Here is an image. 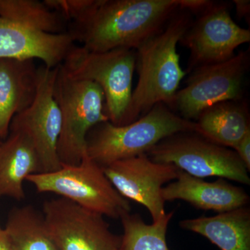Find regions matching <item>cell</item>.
<instances>
[{
	"label": "cell",
	"instance_id": "cell-15",
	"mask_svg": "<svg viewBox=\"0 0 250 250\" xmlns=\"http://www.w3.org/2000/svg\"><path fill=\"white\" fill-rule=\"evenodd\" d=\"M38 74L33 59H0V139H6L14 117L34 102Z\"/></svg>",
	"mask_w": 250,
	"mask_h": 250
},
{
	"label": "cell",
	"instance_id": "cell-13",
	"mask_svg": "<svg viewBox=\"0 0 250 250\" xmlns=\"http://www.w3.org/2000/svg\"><path fill=\"white\" fill-rule=\"evenodd\" d=\"M74 42L68 32L45 34L0 18V59H40L54 68L63 62Z\"/></svg>",
	"mask_w": 250,
	"mask_h": 250
},
{
	"label": "cell",
	"instance_id": "cell-8",
	"mask_svg": "<svg viewBox=\"0 0 250 250\" xmlns=\"http://www.w3.org/2000/svg\"><path fill=\"white\" fill-rule=\"evenodd\" d=\"M249 65V52L241 51L226 62L197 67L188 79L187 86L176 93L170 106L184 119L192 121L209 106L238 101Z\"/></svg>",
	"mask_w": 250,
	"mask_h": 250
},
{
	"label": "cell",
	"instance_id": "cell-18",
	"mask_svg": "<svg viewBox=\"0 0 250 250\" xmlns=\"http://www.w3.org/2000/svg\"><path fill=\"white\" fill-rule=\"evenodd\" d=\"M197 133L212 142L234 149L250 131L246 106L236 101L223 102L206 108L197 118Z\"/></svg>",
	"mask_w": 250,
	"mask_h": 250
},
{
	"label": "cell",
	"instance_id": "cell-26",
	"mask_svg": "<svg viewBox=\"0 0 250 250\" xmlns=\"http://www.w3.org/2000/svg\"><path fill=\"white\" fill-rule=\"evenodd\" d=\"M1 226H0V229H1Z\"/></svg>",
	"mask_w": 250,
	"mask_h": 250
},
{
	"label": "cell",
	"instance_id": "cell-14",
	"mask_svg": "<svg viewBox=\"0 0 250 250\" xmlns=\"http://www.w3.org/2000/svg\"><path fill=\"white\" fill-rule=\"evenodd\" d=\"M175 180L163 188L161 195L164 201L184 200L198 209L218 213L246 207L250 202V196L244 189L223 178L207 182L180 170Z\"/></svg>",
	"mask_w": 250,
	"mask_h": 250
},
{
	"label": "cell",
	"instance_id": "cell-21",
	"mask_svg": "<svg viewBox=\"0 0 250 250\" xmlns=\"http://www.w3.org/2000/svg\"><path fill=\"white\" fill-rule=\"evenodd\" d=\"M174 211L148 225L139 214L125 213L121 217L123 228L119 250H169L166 233Z\"/></svg>",
	"mask_w": 250,
	"mask_h": 250
},
{
	"label": "cell",
	"instance_id": "cell-1",
	"mask_svg": "<svg viewBox=\"0 0 250 250\" xmlns=\"http://www.w3.org/2000/svg\"><path fill=\"white\" fill-rule=\"evenodd\" d=\"M187 0H102L96 10L67 31L94 52L138 49L160 32Z\"/></svg>",
	"mask_w": 250,
	"mask_h": 250
},
{
	"label": "cell",
	"instance_id": "cell-6",
	"mask_svg": "<svg viewBox=\"0 0 250 250\" xmlns=\"http://www.w3.org/2000/svg\"><path fill=\"white\" fill-rule=\"evenodd\" d=\"M26 181L38 192L56 194L103 216L121 218L131 212L129 200L117 191L103 167L87 155L77 165L31 174Z\"/></svg>",
	"mask_w": 250,
	"mask_h": 250
},
{
	"label": "cell",
	"instance_id": "cell-27",
	"mask_svg": "<svg viewBox=\"0 0 250 250\" xmlns=\"http://www.w3.org/2000/svg\"><path fill=\"white\" fill-rule=\"evenodd\" d=\"M0 140H1V139H0ZM0 144H1V142H0Z\"/></svg>",
	"mask_w": 250,
	"mask_h": 250
},
{
	"label": "cell",
	"instance_id": "cell-19",
	"mask_svg": "<svg viewBox=\"0 0 250 250\" xmlns=\"http://www.w3.org/2000/svg\"><path fill=\"white\" fill-rule=\"evenodd\" d=\"M4 229L11 250H58L42 213L31 206L12 208Z\"/></svg>",
	"mask_w": 250,
	"mask_h": 250
},
{
	"label": "cell",
	"instance_id": "cell-22",
	"mask_svg": "<svg viewBox=\"0 0 250 250\" xmlns=\"http://www.w3.org/2000/svg\"><path fill=\"white\" fill-rule=\"evenodd\" d=\"M102 0H44L43 2L65 21L82 22L98 7Z\"/></svg>",
	"mask_w": 250,
	"mask_h": 250
},
{
	"label": "cell",
	"instance_id": "cell-7",
	"mask_svg": "<svg viewBox=\"0 0 250 250\" xmlns=\"http://www.w3.org/2000/svg\"><path fill=\"white\" fill-rule=\"evenodd\" d=\"M154 162L170 164L192 177H218L250 185L249 171L232 149L206 139L195 131L166 138L147 153Z\"/></svg>",
	"mask_w": 250,
	"mask_h": 250
},
{
	"label": "cell",
	"instance_id": "cell-11",
	"mask_svg": "<svg viewBox=\"0 0 250 250\" xmlns=\"http://www.w3.org/2000/svg\"><path fill=\"white\" fill-rule=\"evenodd\" d=\"M198 14L180 41L190 49V68L226 62L250 42V29L233 21L226 4L211 1Z\"/></svg>",
	"mask_w": 250,
	"mask_h": 250
},
{
	"label": "cell",
	"instance_id": "cell-12",
	"mask_svg": "<svg viewBox=\"0 0 250 250\" xmlns=\"http://www.w3.org/2000/svg\"><path fill=\"white\" fill-rule=\"evenodd\" d=\"M109 182L126 200L144 206L153 223L166 215L161 190L164 184L177 179L179 171L170 164L154 162L147 154L116 161L103 167Z\"/></svg>",
	"mask_w": 250,
	"mask_h": 250
},
{
	"label": "cell",
	"instance_id": "cell-3",
	"mask_svg": "<svg viewBox=\"0 0 250 250\" xmlns=\"http://www.w3.org/2000/svg\"><path fill=\"white\" fill-rule=\"evenodd\" d=\"M187 131L197 132L196 122L175 114L164 103L129 125L106 121L95 125L86 136V154L102 167L146 154L161 141Z\"/></svg>",
	"mask_w": 250,
	"mask_h": 250
},
{
	"label": "cell",
	"instance_id": "cell-4",
	"mask_svg": "<svg viewBox=\"0 0 250 250\" xmlns=\"http://www.w3.org/2000/svg\"><path fill=\"white\" fill-rule=\"evenodd\" d=\"M54 97L62 114L57 152L62 165L80 164L86 154V136L95 125L109 121L105 112L104 94L90 81L74 78L57 67Z\"/></svg>",
	"mask_w": 250,
	"mask_h": 250
},
{
	"label": "cell",
	"instance_id": "cell-20",
	"mask_svg": "<svg viewBox=\"0 0 250 250\" xmlns=\"http://www.w3.org/2000/svg\"><path fill=\"white\" fill-rule=\"evenodd\" d=\"M0 18L45 34L67 32L66 21L37 0H0Z\"/></svg>",
	"mask_w": 250,
	"mask_h": 250
},
{
	"label": "cell",
	"instance_id": "cell-10",
	"mask_svg": "<svg viewBox=\"0 0 250 250\" xmlns=\"http://www.w3.org/2000/svg\"><path fill=\"white\" fill-rule=\"evenodd\" d=\"M42 215L58 250H119L122 236L103 215L59 197L44 202Z\"/></svg>",
	"mask_w": 250,
	"mask_h": 250
},
{
	"label": "cell",
	"instance_id": "cell-24",
	"mask_svg": "<svg viewBox=\"0 0 250 250\" xmlns=\"http://www.w3.org/2000/svg\"><path fill=\"white\" fill-rule=\"evenodd\" d=\"M237 15L238 17L244 18L250 16V1L248 0H235Z\"/></svg>",
	"mask_w": 250,
	"mask_h": 250
},
{
	"label": "cell",
	"instance_id": "cell-16",
	"mask_svg": "<svg viewBox=\"0 0 250 250\" xmlns=\"http://www.w3.org/2000/svg\"><path fill=\"white\" fill-rule=\"evenodd\" d=\"M40 172L39 156L29 140L21 133L10 131L6 141L0 144V199L24 200V181Z\"/></svg>",
	"mask_w": 250,
	"mask_h": 250
},
{
	"label": "cell",
	"instance_id": "cell-2",
	"mask_svg": "<svg viewBox=\"0 0 250 250\" xmlns=\"http://www.w3.org/2000/svg\"><path fill=\"white\" fill-rule=\"evenodd\" d=\"M192 14L179 9L160 32L137 49L139 82L123 125L136 121L157 104L170 105L187 74L181 67L177 45L191 25Z\"/></svg>",
	"mask_w": 250,
	"mask_h": 250
},
{
	"label": "cell",
	"instance_id": "cell-5",
	"mask_svg": "<svg viewBox=\"0 0 250 250\" xmlns=\"http://www.w3.org/2000/svg\"><path fill=\"white\" fill-rule=\"evenodd\" d=\"M62 66L70 76L98 83L105 98V112L112 124L122 126L132 95L136 67L135 49L94 52L74 45Z\"/></svg>",
	"mask_w": 250,
	"mask_h": 250
},
{
	"label": "cell",
	"instance_id": "cell-25",
	"mask_svg": "<svg viewBox=\"0 0 250 250\" xmlns=\"http://www.w3.org/2000/svg\"><path fill=\"white\" fill-rule=\"evenodd\" d=\"M0 250H11L9 239L2 228L0 229Z\"/></svg>",
	"mask_w": 250,
	"mask_h": 250
},
{
	"label": "cell",
	"instance_id": "cell-9",
	"mask_svg": "<svg viewBox=\"0 0 250 250\" xmlns=\"http://www.w3.org/2000/svg\"><path fill=\"white\" fill-rule=\"evenodd\" d=\"M57 67H39L37 92L30 106L16 115L9 131L24 135L35 149L41 172H51L62 167L57 146L62 131V114L54 97Z\"/></svg>",
	"mask_w": 250,
	"mask_h": 250
},
{
	"label": "cell",
	"instance_id": "cell-23",
	"mask_svg": "<svg viewBox=\"0 0 250 250\" xmlns=\"http://www.w3.org/2000/svg\"><path fill=\"white\" fill-rule=\"evenodd\" d=\"M233 150L239 156L248 170L250 171V131L237 144Z\"/></svg>",
	"mask_w": 250,
	"mask_h": 250
},
{
	"label": "cell",
	"instance_id": "cell-17",
	"mask_svg": "<svg viewBox=\"0 0 250 250\" xmlns=\"http://www.w3.org/2000/svg\"><path fill=\"white\" fill-rule=\"evenodd\" d=\"M179 226L198 233L221 250H250V208L241 207L213 217L186 219Z\"/></svg>",
	"mask_w": 250,
	"mask_h": 250
}]
</instances>
